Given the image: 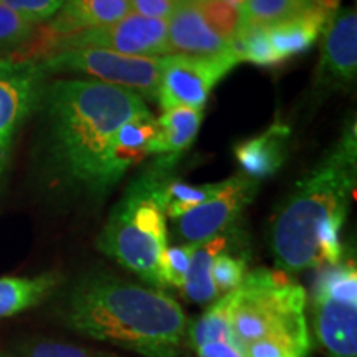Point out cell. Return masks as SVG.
<instances>
[{
	"mask_svg": "<svg viewBox=\"0 0 357 357\" xmlns=\"http://www.w3.org/2000/svg\"><path fill=\"white\" fill-rule=\"evenodd\" d=\"M43 160L58 184L89 194L102 151L121 124L146 113L144 98L95 79L45 84L38 108Z\"/></svg>",
	"mask_w": 357,
	"mask_h": 357,
	"instance_id": "cell-1",
	"label": "cell"
},
{
	"mask_svg": "<svg viewBox=\"0 0 357 357\" xmlns=\"http://www.w3.org/2000/svg\"><path fill=\"white\" fill-rule=\"evenodd\" d=\"M356 123L276 211L270 247L278 270L298 273L342 260L341 230L356 187Z\"/></svg>",
	"mask_w": 357,
	"mask_h": 357,
	"instance_id": "cell-2",
	"label": "cell"
},
{
	"mask_svg": "<svg viewBox=\"0 0 357 357\" xmlns=\"http://www.w3.org/2000/svg\"><path fill=\"white\" fill-rule=\"evenodd\" d=\"M65 321L79 336L141 357H181L189 324L169 294L108 273L84 275L75 283Z\"/></svg>",
	"mask_w": 357,
	"mask_h": 357,
	"instance_id": "cell-3",
	"label": "cell"
},
{
	"mask_svg": "<svg viewBox=\"0 0 357 357\" xmlns=\"http://www.w3.org/2000/svg\"><path fill=\"white\" fill-rule=\"evenodd\" d=\"M305 288L281 270L258 268L235 289L231 346L242 357H307Z\"/></svg>",
	"mask_w": 357,
	"mask_h": 357,
	"instance_id": "cell-4",
	"label": "cell"
},
{
	"mask_svg": "<svg viewBox=\"0 0 357 357\" xmlns=\"http://www.w3.org/2000/svg\"><path fill=\"white\" fill-rule=\"evenodd\" d=\"M169 169L154 162L128 185L98 236V248L106 257L139 275L160 289L159 265L167 248V223L155 197Z\"/></svg>",
	"mask_w": 357,
	"mask_h": 357,
	"instance_id": "cell-5",
	"label": "cell"
},
{
	"mask_svg": "<svg viewBox=\"0 0 357 357\" xmlns=\"http://www.w3.org/2000/svg\"><path fill=\"white\" fill-rule=\"evenodd\" d=\"M312 331L331 357H357V270L354 260L324 266L312 287Z\"/></svg>",
	"mask_w": 357,
	"mask_h": 357,
	"instance_id": "cell-6",
	"label": "cell"
},
{
	"mask_svg": "<svg viewBox=\"0 0 357 357\" xmlns=\"http://www.w3.org/2000/svg\"><path fill=\"white\" fill-rule=\"evenodd\" d=\"M45 73H82L141 98L158 95L160 56H129L102 48H71L40 61Z\"/></svg>",
	"mask_w": 357,
	"mask_h": 357,
	"instance_id": "cell-7",
	"label": "cell"
},
{
	"mask_svg": "<svg viewBox=\"0 0 357 357\" xmlns=\"http://www.w3.org/2000/svg\"><path fill=\"white\" fill-rule=\"evenodd\" d=\"M240 63L234 48L222 55L160 56L158 98L164 111L192 108L204 111L213 86Z\"/></svg>",
	"mask_w": 357,
	"mask_h": 357,
	"instance_id": "cell-8",
	"label": "cell"
},
{
	"mask_svg": "<svg viewBox=\"0 0 357 357\" xmlns=\"http://www.w3.org/2000/svg\"><path fill=\"white\" fill-rule=\"evenodd\" d=\"M47 77L40 61L0 60V184L10 162L17 134L38 108Z\"/></svg>",
	"mask_w": 357,
	"mask_h": 357,
	"instance_id": "cell-9",
	"label": "cell"
},
{
	"mask_svg": "<svg viewBox=\"0 0 357 357\" xmlns=\"http://www.w3.org/2000/svg\"><path fill=\"white\" fill-rule=\"evenodd\" d=\"M71 48H102L129 56H159L171 53L167 22L134 12L116 24L60 37L55 53Z\"/></svg>",
	"mask_w": 357,
	"mask_h": 357,
	"instance_id": "cell-10",
	"label": "cell"
},
{
	"mask_svg": "<svg viewBox=\"0 0 357 357\" xmlns=\"http://www.w3.org/2000/svg\"><path fill=\"white\" fill-rule=\"evenodd\" d=\"M258 187V181L245 174L227 178L212 199L174 220V234L184 243L195 245L230 230L255 199Z\"/></svg>",
	"mask_w": 357,
	"mask_h": 357,
	"instance_id": "cell-11",
	"label": "cell"
},
{
	"mask_svg": "<svg viewBox=\"0 0 357 357\" xmlns=\"http://www.w3.org/2000/svg\"><path fill=\"white\" fill-rule=\"evenodd\" d=\"M357 75V13L354 7L334 12L324 29L314 91L328 95L354 84Z\"/></svg>",
	"mask_w": 357,
	"mask_h": 357,
	"instance_id": "cell-12",
	"label": "cell"
},
{
	"mask_svg": "<svg viewBox=\"0 0 357 357\" xmlns=\"http://www.w3.org/2000/svg\"><path fill=\"white\" fill-rule=\"evenodd\" d=\"M154 136L155 119L151 111L134 116L116 129L98 162L89 195L98 199L108 195L129 169L149 155Z\"/></svg>",
	"mask_w": 357,
	"mask_h": 357,
	"instance_id": "cell-13",
	"label": "cell"
},
{
	"mask_svg": "<svg viewBox=\"0 0 357 357\" xmlns=\"http://www.w3.org/2000/svg\"><path fill=\"white\" fill-rule=\"evenodd\" d=\"M167 40L171 53L181 52L182 55L212 56L231 50L229 40L222 38L208 26L195 0L182 2L169 17Z\"/></svg>",
	"mask_w": 357,
	"mask_h": 357,
	"instance_id": "cell-14",
	"label": "cell"
},
{
	"mask_svg": "<svg viewBox=\"0 0 357 357\" xmlns=\"http://www.w3.org/2000/svg\"><path fill=\"white\" fill-rule=\"evenodd\" d=\"M333 15L334 13L319 7H311L287 20L263 29L278 65L310 50L311 45L324 32Z\"/></svg>",
	"mask_w": 357,
	"mask_h": 357,
	"instance_id": "cell-15",
	"label": "cell"
},
{
	"mask_svg": "<svg viewBox=\"0 0 357 357\" xmlns=\"http://www.w3.org/2000/svg\"><path fill=\"white\" fill-rule=\"evenodd\" d=\"M204 119V111L192 108H174L164 111L155 119V136L149 147V155H158L155 162L162 167L171 169L189 147L195 137Z\"/></svg>",
	"mask_w": 357,
	"mask_h": 357,
	"instance_id": "cell-16",
	"label": "cell"
},
{
	"mask_svg": "<svg viewBox=\"0 0 357 357\" xmlns=\"http://www.w3.org/2000/svg\"><path fill=\"white\" fill-rule=\"evenodd\" d=\"M289 128L275 123L265 132L248 137L235 146V158L243 174L255 181L275 176L283 167L288 155Z\"/></svg>",
	"mask_w": 357,
	"mask_h": 357,
	"instance_id": "cell-17",
	"label": "cell"
},
{
	"mask_svg": "<svg viewBox=\"0 0 357 357\" xmlns=\"http://www.w3.org/2000/svg\"><path fill=\"white\" fill-rule=\"evenodd\" d=\"M131 0H66L50 24L56 37L119 22L131 13Z\"/></svg>",
	"mask_w": 357,
	"mask_h": 357,
	"instance_id": "cell-18",
	"label": "cell"
},
{
	"mask_svg": "<svg viewBox=\"0 0 357 357\" xmlns=\"http://www.w3.org/2000/svg\"><path fill=\"white\" fill-rule=\"evenodd\" d=\"M235 235L236 231L230 229L213 238L194 245L189 273L182 288L187 300L195 305H212L218 300V293L212 281V263L218 253L234 242Z\"/></svg>",
	"mask_w": 357,
	"mask_h": 357,
	"instance_id": "cell-19",
	"label": "cell"
},
{
	"mask_svg": "<svg viewBox=\"0 0 357 357\" xmlns=\"http://www.w3.org/2000/svg\"><path fill=\"white\" fill-rule=\"evenodd\" d=\"M58 275L6 276L0 278V319L37 306L56 288Z\"/></svg>",
	"mask_w": 357,
	"mask_h": 357,
	"instance_id": "cell-20",
	"label": "cell"
},
{
	"mask_svg": "<svg viewBox=\"0 0 357 357\" xmlns=\"http://www.w3.org/2000/svg\"><path fill=\"white\" fill-rule=\"evenodd\" d=\"M222 185L223 181L215 182V184L189 185L185 182L167 176L159 184L155 197H158V202L162 212L166 213V217L171 218V220H177L178 217L185 215L187 212L194 211L195 207L212 199L222 189Z\"/></svg>",
	"mask_w": 357,
	"mask_h": 357,
	"instance_id": "cell-21",
	"label": "cell"
},
{
	"mask_svg": "<svg viewBox=\"0 0 357 357\" xmlns=\"http://www.w3.org/2000/svg\"><path fill=\"white\" fill-rule=\"evenodd\" d=\"M311 7H314L311 0H243L235 33L266 29Z\"/></svg>",
	"mask_w": 357,
	"mask_h": 357,
	"instance_id": "cell-22",
	"label": "cell"
},
{
	"mask_svg": "<svg viewBox=\"0 0 357 357\" xmlns=\"http://www.w3.org/2000/svg\"><path fill=\"white\" fill-rule=\"evenodd\" d=\"M235 291H230L213 301L207 311L197 321L192 323V328L187 329L192 347L208 344V342H227L231 344L230 334V316L234 307Z\"/></svg>",
	"mask_w": 357,
	"mask_h": 357,
	"instance_id": "cell-23",
	"label": "cell"
},
{
	"mask_svg": "<svg viewBox=\"0 0 357 357\" xmlns=\"http://www.w3.org/2000/svg\"><path fill=\"white\" fill-rule=\"evenodd\" d=\"M231 243L223 252L218 253L212 263V281L218 293V298L230 291H235L247 276L248 258L245 257L243 252L231 253Z\"/></svg>",
	"mask_w": 357,
	"mask_h": 357,
	"instance_id": "cell-24",
	"label": "cell"
},
{
	"mask_svg": "<svg viewBox=\"0 0 357 357\" xmlns=\"http://www.w3.org/2000/svg\"><path fill=\"white\" fill-rule=\"evenodd\" d=\"M192 252H194V245L192 243H182L176 245V247L166 248L159 265L160 289L184 288L187 273H189Z\"/></svg>",
	"mask_w": 357,
	"mask_h": 357,
	"instance_id": "cell-25",
	"label": "cell"
},
{
	"mask_svg": "<svg viewBox=\"0 0 357 357\" xmlns=\"http://www.w3.org/2000/svg\"><path fill=\"white\" fill-rule=\"evenodd\" d=\"M195 6L202 13L208 26L222 38H234L238 24V10L225 0H195Z\"/></svg>",
	"mask_w": 357,
	"mask_h": 357,
	"instance_id": "cell-26",
	"label": "cell"
},
{
	"mask_svg": "<svg viewBox=\"0 0 357 357\" xmlns=\"http://www.w3.org/2000/svg\"><path fill=\"white\" fill-rule=\"evenodd\" d=\"M22 357H121L114 352L60 341H37L22 347Z\"/></svg>",
	"mask_w": 357,
	"mask_h": 357,
	"instance_id": "cell-27",
	"label": "cell"
},
{
	"mask_svg": "<svg viewBox=\"0 0 357 357\" xmlns=\"http://www.w3.org/2000/svg\"><path fill=\"white\" fill-rule=\"evenodd\" d=\"M37 25L0 3V48L20 47L32 37Z\"/></svg>",
	"mask_w": 357,
	"mask_h": 357,
	"instance_id": "cell-28",
	"label": "cell"
},
{
	"mask_svg": "<svg viewBox=\"0 0 357 357\" xmlns=\"http://www.w3.org/2000/svg\"><path fill=\"white\" fill-rule=\"evenodd\" d=\"M65 2L66 0H0L2 6L35 25L56 15Z\"/></svg>",
	"mask_w": 357,
	"mask_h": 357,
	"instance_id": "cell-29",
	"label": "cell"
},
{
	"mask_svg": "<svg viewBox=\"0 0 357 357\" xmlns=\"http://www.w3.org/2000/svg\"><path fill=\"white\" fill-rule=\"evenodd\" d=\"M181 3L178 0H131V8L142 17L169 20Z\"/></svg>",
	"mask_w": 357,
	"mask_h": 357,
	"instance_id": "cell-30",
	"label": "cell"
},
{
	"mask_svg": "<svg viewBox=\"0 0 357 357\" xmlns=\"http://www.w3.org/2000/svg\"><path fill=\"white\" fill-rule=\"evenodd\" d=\"M199 357H242L238 351L227 342H208L197 347Z\"/></svg>",
	"mask_w": 357,
	"mask_h": 357,
	"instance_id": "cell-31",
	"label": "cell"
},
{
	"mask_svg": "<svg viewBox=\"0 0 357 357\" xmlns=\"http://www.w3.org/2000/svg\"><path fill=\"white\" fill-rule=\"evenodd\" d=\"M178 2H190V0H178Z\"/></svg>",
	"mask_w": 357,
	"mask_h": 357,
	"instance_id": "cell-32",
	"label": "cell"
},
{
	"mask_svg": "<svg viewBox=\"0 0 357 357\" xmlns=\"http://www.w3.org/2000/svg\"><path fill=\"white\" fill-rule=\"evenodd\" d=\"M0 357H3V356H2V354H0Z\"/></svg>",
	"mask_w": 357,
	"mask_h": 357,
	"instance_id": "cell-33",
	"label": "cell"
}]
</instances>
